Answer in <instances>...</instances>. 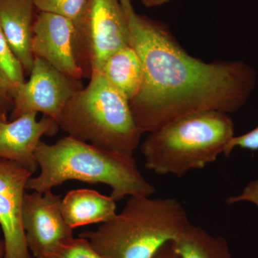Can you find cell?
Segmentation results:
<instances>
[{"label":"cell","instance_id":"1","mask_svg":"<svg viewBox=\"0 0 258 258\" xmlns=\"http://www.w3.org/2000/svg\"><path fill=\"white\" fill-rule=\"evenodd\" d=\"M129 45L140 57L143 82L129 101L142 134L199 112L234 113L247 103L257 81L254 69L242 61L207 62L179 45L166 24L139 14L132 2L120 1Z\"/></svg>","mask_w":258,"mask_h":258},{"label":"cell","instance_id":"2","mask_svg":"<svg viewBox=\"0 0 258 258\" xmlns=\"http://www.w3.org/2000/svg\"><path fill=\"white\" fill-rule=\"evenodd\" d=\"M40 172L30 178L27 189L45 192L69 180L103 184L115 202L125 197L152 196L156 188L139 170L134 157L87 142L62 137L55 144L40 142L35 152Z\"/></svg>","mask_w":258,"mask_h":258},{"label":"cell","instance_id":"3","mask_svg":"<svg viewBox=\"0 0 258 258\" xmlns=\"http://www.w3.org/2000/svg\"><path fill=\"white\" fill-rule=\"evenodd\" d=\"M189 223L177 199L129 197L124 208L95 231L79 235L106 258H152Z\"/></svg>","mask_w":258,"mask_h":258},{"label":"cell","instance_id":"4","mask_svg":"<svg viewBox=\"0 0 258 258\" xmlns=\"http://www.w3.org/2000/svg\"><path fill=\"white\" fill-rule=\"evenodd\" d=\"M234 137L235 125L230 114L199 112L151 132L140 150L148 170L180 178L215 162Z\"/></svg>","mask_w":258,"mask_h":258},{"label":"cell","instance_id":"5","mask_svg":"<svg viewBox=\"0 0 258 258\" xmlns=\"http://www.w3.org/2000/svg\"><path fill=\"white\" fill-rule=\"evenodd\" d=\"M68 101L57 120L68 136L106 150L134 157L142 132L129 101L99 72Z\"/></svg>","mask_w":258,"mask_h":258},{"label":"cell","instance_id":"6","mask_svg":"<svg viewBox=\"0 0 258 258\" xmlns=\"http://www.w3.org/2000/svg\"><path fill=\"white\" fill-rule=\"evenodd\" d=\"M75 57L83 77L101 71L108 57L129 45V32L120 0H88L74 23Z\"/></svg>","mask_w":258,"mask_h":258},{"label":"cell","instance_id":"7","mask_svg":"<svg viewBox=\"0 0 258 258\" xmlns=\"http://www.w3.org/2000/svg\"><path fill=\"white\" fill-rule=\"evenodd\" d=\"M81 81L68 77L40 58H35L30 79L13 96L10 120L40 112L57 121L68 101L82 88Z\"/></svg>","mask_w":258,"mask_h":258},{"label":"cell","instance_id":"8","mask_svg":"<svg viewBox=\"0 0 258 258\" xmlns=\"http://www.w3.org/2000/svg\"><path fill=\"white\" fill-rule=\"evenodd\" d=\"M62 199L50 191L24 195L22 220L25 240L35 258L74 237L61 211Z\"/></svg>","mask_w":258,"mask_h":258},{"label":"cell","instance_id":"9","mask_svg":"<svg viewBox=\"0 0 258 258\" xmlns=\"http://www.w3.org/2000/svg\"><path fill=\"white\" fill-rule=\"evenodd\" d=\"M32 173L18 163L0 159V227L4 258H32L25 240L22 211Z\"/></svg>","mask_w":258,"mask_h":258},{"label":"cell","instance_id":"10","mask_svg":"<svg viewBox=\"0 0 258 258\" xmlns=\"http://www.w3.org/2000/svg\"><path fill=\"white\" fill-rule=\"evenodd\" d=\"M74 32L71 19L40 12L32 28V50L35 58L45 60L71 79L81 81L83 73L75 57Z\"/></svg>","mask_w":258,"mask_h":258},{"label":"cell","instance_id":"11","mask_svg":"<svg viewBox=\"0 0 258 258\" xmlns=\"http://www.w3.org/2000/svg\"><path fill=\"white\" fill-rule=\"evenodd\" d=\"M37 115L30 112L0 122V159L18 163L32 174L39 168L35 152L42 136L54 135L59 128L56 120L47 115L37 120Z\"/></svg>","mask_w":258,"mask_h":258},{"label":"cell","instance_id":"12","mask_svg":"<svg viewBox=\"0 0 258 258\" xmlns=\"http://www.w3.org/2000/svg\"><path fill=\"white\" fill-rule=\"evenodd\" d=\"M36 10L32 0H0V28L29 75L35 61L32 40Z\"/></svg>","mask_w":258,"mask_h":258},{"label":"cell","instance_id":"13","mask_svg":"<svg viewBox=\"0 0 258 258\" xmlns=\"http://www.w3.org/2000/svg\"><path fill=\"white\" fill-rule=\"evenodd\" d=\"M61 211L66 223L74 229L109 221L117 214L116 202L94 190H72L62 199Z\"/></svg>","mask_w":258,"mask_h":258},{"label":"cell","instance_id":"14","mask_svg":"<svg viewBox=\"0 0 258 258\" xmlns=\"http://www.w3.org/2000/svg\"><path fill=\"white\" fill-rule=\"evenodd\" d=\"M99 72L129 101L138 94L143 82L142 61L130 45L110 56Z\"/></svg>","mask_w":258,"mask_h":258},{"label":"cell","instance_id":"15","mask_svg":"<svg viewBox=\"0 0 258 258\" xmlns=\"http://www.w3.org/2000/svg\"><path fill=\"white\" fill-rule=\"evenodd\" d=\"M171 243L181 258H233L225 237L212 235L190 222Z\"/></svg>","mask_w":258,"mask_h":258},{"label":"cell","instance_id":"16","mask_svg":"<svg viewBox=\"0 0 258 258\" xmlns=\"http://www.w3.org/2000/svg\"><path fill=\"white\" fill-rule=\"evenodd\" d=\"M25 70L0 28V76L12 96L25 82Z\"/></svg>","mask_w":258,"mask_h":258},{"label":"cell","instance_id":"17","mask_svg":"<svg viewBox=\"0 0 258 258\" xmlns=\"http://www.w3.org/2000/svg\"><path fill=\"white\" fill-rule=\"evenodd\" d=\"M36 258H106L98 253L88 240L80 237L64 241Z\"/></svg>","mask_w":258,"mask_h":258},{"label":"cell","instance_id":"18","mask_svg":"<svg viewBox=\"0 0 258 258\" xmlns=\"http://www.w3.org/2000/svg\"><path fill=\"white\" fill-rule=\"evenodd\" d=\"M42 13H52L71 19L74 23L82 15L88 0H32Z\"/></svg>","mask_w":258,"mask_h":258},{"label":"cell","instance_id":"19","mask_svg":"<svg viewBox=\"0 0 258 258\" xmlns=\"http://www.w3.org/2000/svg\"><path fill=\"white\" fill-rule=\"evenodd\" d=\"M235 147L255 152L258 151V124L247 133L234 137L226 147L224 156L229 157Z\"/></svg>","mask_w":258,"mask_h":258},{"label":"cell","instance_id":"20","mask_svg":"<svg viewBox=\"0 0 258 258\" xmlns=\"http://www.w3.org/2000/svg\"><path fill=\"white\" fill-rule=\"evenodd\" d=\"M225 202L227 205L247 202L258 207V179L249 181L240 195L229 197Z\"/></svg>","mask_w":258,"mask_h":258},{"label":"cell","instance_id":"21","mask_svg":"<svg viewBox=\"0 0 258 258\" xmlns=\"http://www.w3.org/2000/svg\"><path fill=\"white\" fill-rule=\"evenodd\" d=\"M13 97L9 88L0 76V112L7 115L13 110Z\"/></svg>","mask_w":258,"mask_h":258},{"label":"cell","instance_id":"22","mask_svg":"<svg viewBox=\"0 0 258 258\" xmlns=\"http://www.w3.org/2000/svg\"><path fill=\"white\" fill-rule=\"evenodd\" d=\"M152 258H181L179 254L176 252L172 243L166 244L163 246L157 253L153 256Z\"/></svg>","mask_w":258,"mask_h":258},{"label":"cell","instance_id":"23","mask_svg":"<svg viewBox=\"0 0 258 258\" xmlns=\"http://www.w3.org/2000/svg\"><path fill=\"white\" fill-rule=\"evenodd\" d=\"M172 0H141L142 4L147 8H154V7L160 6L169 3Z\"/></svg>","mask_w":258,"mask_h":258},{"label":"cell","instance_id":"24","mask_svg":"<svg viewBox=\"0 0 258 258\" xmlns=\"http://www.w3.org/2000/svg\"><path fill=\"white\" fill-rule=\"evenodd\" d=\"M1 230V227H0ZM5 257V242L4 240L0 239V258H4Z\"/></svg>","mask_w":258,"mask_h":258},{"label":"cell","instance_id":"25","mask_svg":"<svg viewBox=\"0 0 258 258\" xmlns=\"http://www.w3.org/2000/svg\"><path fill=\"white\" fill-rule=\"evenodd\" d=\"M8 119H7V115L3 114L0 112V122H4L7 121Z\"/></svg>","mask_w":258,"mask_h":258},{"label":"cell","instance_id":"26","mask_svg":"<svg viewBox=\"0 0 258 258\" xmlns=\"http://www.w3.org/2000/svg\"><path fill=\"white\" fill-rule=\"evenodd\" d=\"M120 1H130V2H132V1H133V0H120Z\"/></svg>","mask_w":258,"mask_h":258}]
</instances>
